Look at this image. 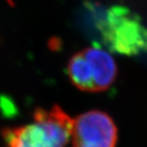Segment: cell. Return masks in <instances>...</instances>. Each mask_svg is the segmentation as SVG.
I'll return each mask as SVG.
<instances>
[{
  "instance_id": "obj_1",
  "label": "cell",
  "mask_w": 147,
  "mask_h": 147,
  "mask_svg": "<svg viewBox=\"0 0 147 147\" xmlns=\"http://www.w3.org/2000/svg\"><path fill=\"white\" fill-rule=\"evenodd\" d=\"M91 8L98 17L96 25L101 39L111 51L126 55L147 51V28L138 15L121 5Z\"/></svg>"
},
{
  "instance_id": "obj_3",
  "label": "cell",
  "mask_w": 147,
  "mask_h": 147,
  "mask_svg": "<svg viewBox=\"0 0 147 147\" xmlns=\"http://www.w3.org/2000/svg\"><path fill=\"white\" fill-rule=\"evenodd\" d=\"M67 73L78 89L98 92L107 90L115 80L117 67L110 53L99 46L77 52L69 60Z\"/></svg>"
},
{
  "instance_id": "obj_2",
  "label": "cell",
  "mask_w": 147,
  "mask_h": 147,
  "mask_svg": "<svg viewBox=\"0 0 147 147\" xmlns=\"http://www.w3.org/2000/svg\"><path fill=\"white\" fill-rule=\"evenodd\" d=\"M73 121L59 107L37 109L34 121L3 132L7 147H65L73 129Z\"/></svg>"
},
{
  "instance_id": "obj_4",
  "label": "cell",
  "mask_w": 147,
  "mask_h": 147,
  "mask_svg": "<svg viewBox=\"0 0 147 147\" xmlns=\"http://www.w3.org/2000/svg\"><path fill=\"white\" fill-rule=\"evenodd\" d=\"M71 138L73 147H115L117 129L107 113L90 111L73 121Z\"/></svg>"
}]
</instances>
